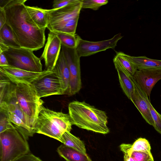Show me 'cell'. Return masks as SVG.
<instances>
[{"mask_svg":"<svg viewBox=\"0 0 161 161\" xmlns=\"http://www.w3.org/2000/svg\"><path fill=\"white\" fill-rule=\"evenodd\" d=\"M125 55L137 70L161 69V60L150 58L146 56H132L126 54Z\"/></svg>","mask_w":161,"mask_h":161,"instance_id":"obj_16","label":"cell"},{"mask_svg":"<svg viewBox=\"0 0 161 161\" xmlns=\"http://www.w3.org/2000/svg\"><path fill=\"white\" fill-rule=\"evenodd\" d=\"M53 32L61 41V44L67 47L75 49L77 44L79 36L77 34H72L60 32Z\"/></svg>","mask_w":161,"mask_h":161,"instance_id":"obj_22","label":"cell"},{"mask_svg":"<svg viewBox=\"0 0 161 161\" xmlns=\"http://www.w3.org/2000/svg\"><path fill=\"white\" fill-rule=\"evenodd\" d=\"M15 94L22 110L35 132V123L43 106V101L38 96L31 84H15Z\"/></svg>","mask_w":161,"mask_h":161,"instance_id":"obj_6","label":"cell"},{"mask_svg":"<svg viewBox=\"0 0 161 161\" xmlns=\"http://www.w3.org/2000/svg\"><path fill=\"white\" fill-rule=\"evenodd\" d=\"M14 161H43L40 158L31 153H28Z\"/></svg>","mask_w":161,"mask_h":161,"instance_id":"obj_29","label":"cell"},{"mask_svg":"<svg viewBox=\"0 0 161 161\" xmlns=\"http://www.w3.org/2000/svg\"><path fill=\"white\" fill-rule=\"evenodd\" d=\"M28 14L33 22L40 28H46L47 18L44 9L26 6Z\"/></svg>","mask_w":161,"mask_h":161,"instance_id":"obj_19","label":"cell"},{"mask_svg":"<svg viewBox=\"0 0 161 161\" xmlns=\"http://www.w3.org/2000/svg\"><path fill=\"white\" fill-rule=\"evenodd\" d=\"M8 65L7 60L3 52H0V66Z\"/></svg>","mask_w":161,"mask_h":161,"instance_id":"obj_31","label":"cell"},{"mask_svg":"<svg viewBox=\"0 0 161 161\" xmlns=\"http://www.w3.org/2000/svg\"><path fill=\"white\" fill-rule=\"evenodd\" d=\"M124 161H134L133 158L130 156H124Z\"/></svg>","mask_w":161,"mask_h":161,"instance_id":"obj_32","label":"cell"},{"mask_svg":"<svg viewBox=\"0 0 161 161\" xmlns=\"http://www.w3.org/2000/svg\"><path fill=\"white\" fill-rule=\"evenodd\" d=\"M61 48L60 41L53 32L48 33L47 42L40 59H43L47 70L52 71L58 59Z\"/></svg>","mask_w":161,"mask_h":161,"instance_id":"obj_12","label":"cell"},{"mask_svg":"<svg viewBox=\"0 0 161 161\" xmlns=\"http://www.w3.org/2000/svg\"><path fill=\"white\" fill-rule=\"evenodd\" d=\"M113 62L118 73L121 87L126 96L130 100L134 90L133 76L114 58Z\"/></svg>","mask_w":161,"mask_h":161,"instance_id":"obj_15","label":"cell"},{"mask_svg":"<svg viewBox=\"0 0 161 161\" xmlns=\"http://www.w3.org/2000/svg\"><path fill=\"white\" fill-rule=\"evenodd\" d=\"M145 99L148 106L150 112L154 122L155 129L161 134V114L158 113L152 105L146 94L143 91Z\"/></svg>","mask_w":161,"mask_h":161,"instance_id":"obj_24","label":"cell"},{"mask_svg":"<svg viewBox=\"0 0 161 161\" xmlns=\"http://www.w3.org/2000/svg\"><path fill=\"white\" fill-rule=\"evenodd\" d=\"M61 50L66 60L69 71V86L66 94L71 96L78 93L81 88L80 58L75 48L61 44Z\"/></svg>","mask_w":161,"mask_h":161,"instance_id":"obj_9","label":"cell"},{"mask_svg":"<svg viewBox=\"0 0 161 161\" xmlns=\"http://www.w3.org/2000/svg\"><path fill=\"white\" fill-rule=\"evenodd\" d=\"M73 125L88 130L107 134L109 132L106 113L85 102L75 101L68 105Z\"/></svg>","mask_w":161,"mask_h":161,"instance_id":"obj_2","label":"cell"},{"mask_svg":"<svg viewBox=\"0 0 161 161\" xmlns=\"http://www.w3.org/2000/svg\"><path fill=\"white\" fill-rule=\"evenodd\" d=\"M81 0L57 9H44L47 28L50 31L75 34L80 10Z\"/></svg>","mask_w":161,"mask_h":161,"instance_id":"obj_3","label":"cell"},{"mask_svg":"<svg viewBox=\"0 0 161 161\" xmlns=\"http://www.w3.org/2000/svg\"><path fill=\"white\" fill-rule=\"evenodd\" d=\"M53 70L62 78L67 89V92L69 84V71L67 61L61 50Z\"/></svg>","mask_w":161,"mask_h":161,"instance_id":"obj_20","label":"cell"},{"mask_svg":"<svg viewBox=\"0 0 161 161\" xmlns=\"http://www.w3.org/2000/svg\"><path fill=\"white\" fill-rule=\"evenodd\" d=\"M14 127L10 122L6 111L0 108V133Z\"/></svg>","mask_w":161,"mask_h":161,"instance_id":"obj_27","label":"cell"},{"mask_svg":"<svg viewBox=\"0 0 161 161\" xmlns=\"http://www.w3.org/2000/svg\"><path fill=\"white\" fill-rule=\"evenodd\" d=\"M6 23V15L4 8L0 7V28Z\"/></svg>","mask_w":161,"mask_h":161,"instance_id":"obj_30","label":"cell"},{"mask_svg":"<svg viewBox=\"0 0 161 161\" xmlns=\"http://www.w3.org/2000/svg\"><path fill=\"white\" fill-rule=\"evenodd\" d=\"M72 124L69 114L42 107L35 125L36 133L42 134L58 141L66 131L70 132Z\"/></svg>","mask_w":161,"mask_h":161,"instance_id":"obj_4","label":"cell"},{"mask_svg":"<svg viewBox=\"0 0 161 161\" xmlns=\"http://www.w3.org/2000/svg\"><path fill=\"white\" fill-rule=\"evenodd\" d=\"M78 0H55L53 1V9H57L74 3Z\"/></svg>","mask_w":161,"mask_h":161,"instance_id":"obj_28","label":"cell"},{"mask_svg":"<svg viewBox=\"0 0 161 161\" xmlns=\"http://www.w3.org/2000/svg\"><path fill=\"white\" fill-rule=\"evenodd\" d=\"M122 37L119 33L110 39L94 42L83 40L79 36L75 49L80 58L89 56L109 48L114 49Z\"/></svg>","mask_w":161,"mask_h":161,"instance_id":"obj_10","label":"cell"},{"mask_svg":"<svg viewBox=\"0 0 161 161\" xmlns=\"http://www.w3.org/2000/svg\"><path fill=\"white\" fill-rule=\"evenodd\" d=\"M58 154L66 161H92L89 157L64 144L57 149Z\"/></svg>","mask_w":161,"mask_h":161,"instance_id":"obj_17","label":"cell"},{"mask_svg":"<svg viewBox=\"0 0 161 161\" xmlns=\"http://www.w3.org/2000/svg\"><path fill=\"white\" fill-rule=\"evenodd\" d=\"M133 77L141 89L150 100L153 88L161 80V69L137 70Z\"/></svg>","mask_w":161,"mask_h":161,"instance_id":"obj_13","label":"cell"},{"mask_svg":"<svg viewBox=\"0 0 161 161\" xmlns=\"http://www.w3.org/2000/svg\"><path fill=\"white\" fill-rule=\"evenodd\" d=\"M0 43L8 47H21L16 40L10 27L5 24L0 28Z\"/></svg>","mask_w":161,"mask_h":161,"instance_id":"obj_21","label":"cell"},{"mask_svg":"<svg viewBox=\"0 0 161 161\" xmlns=\"http://www.w3.org/2000/svg\"><path fill=\"white\" fill-rule=\"evenodd\" d=\"M133 79L134 90L130 100L137 108L145 121L153 127L154 122L148 104L145 99L143 91L136 83L133 77Z\"/></svg>","mask_w":161,"mask_h":161,"instance_id":"obj_14","label":"cell"},{"mask_svg":"<svg viewBox=\"0 0 161 161\" xmlns=\"http://www.w3.org/2000/svg\"><path fill=\"white\" fill-rule=\"evenodd\" d=\"M3 53L9 66L31 72L43 71L41 59L31 50L22 47H8Z\"/></svg>","mask_w":161,"mask_h":161,"instance_id":"obj_7","label":"cell"},{"mask_svg":"<svg viewBox=\"0 0 161 161\" xmlns=\"http://www.w3.org/2000/svg\"><path fill=\"white\" fill-rule=\"evenodd\" d=\"M26 1L9 0L4 7L6 24L11 29L21 47L34 51L40 49L44 45L46 28H39L33 22L25 4Z\"/></svg>","mask_w":161,"mask_h":161,"instance_id":"obj_1","label":"cell"},{"mask_svg":"<svg viewBox=\"0 0 161 161\" xmlns=\"http://www.w3.org/2000/svg\"><path fill=\"white\" fill-rule=\"evenodd\" d=\"M31 84L40 98L53 95L66 94L67 89L59 75L54 70L37 79Z\"/></svg>","mask_w":161,"mask_h":161,"instance_id":"obj_8","label":"cell"},{"mask_svg":"<svg viewBox=\"0 0 161 161\" xmlns=\"http://www.w3.org/2000/svg\"><path fill=\"white\" fill-rule=\"evenodd\" d=\"M59 141L63 144L85 154H87L84 142L79 138L71 134L70 132H65L62 136Z\"/></svg>","mask_w":161,"mask_h":161,"instance_id":"obj_18","label":"cell"},{"mask_svg":"<svg viewBox=\"0 0 161 161\" xmlns=\"http://www.w3.org/2000/svg\"><path fill=\"white\" fill-rule=\"evenodd\" d=\"M82 8H90L97 10L102 6L107 4L106 0H81Z\"/></svg>","mask_w":161,"mask_h":161,"instance_id":"obj_26","label":"cell"},{"mask_svg":"<svg viewBox=\"0 0 161 161\" xmlns=\"http://www.w3.org/2000/svg\"><path fill=\"white\" fill-rule=\"evenodd\" d=\"M2 71L14 84L24 83L31 84L37 79L53 71L45 70L41 72L29 71L8 65L0 66Z\"/></svg>","mask_w":161,"mask_h":161,"instance_id":"obj_11","label":"cell"},{"mask_svg":"<svg viewBox=\"0 0 161 161\" xmlns=\"http://www.w3.org/2000/svg\"><path fill=\"white\" fill-rule=\"evenodd\" d=\"M27 140L15 127L0 133V161H14L30 153Z\"/></svg>","mask_w":161,"mask_h":161,"instance_id":"obj_5","label":"cell"},{"mask_svg":"<svg viewBox=\"0 0 161 161\" xmlns=\"http://www.w3.org/2000/svg\"><path fill=\"white\" fill-rule=\"evenodd\" d=\"M124 156H130L134 161H154L151 153L143 150L133 151L129 155Z\"/></svg>","mask_w":161,"mask_h":161,"instance_id":"obj_25","label":"cell"},{"mask_svg":"<svg viewBox=\"0 0 161 161\" xmlns=\"http://www.w3.org/2000/svg\"><path fill=\"white\" fill-rule=\"evenodd\" d=\"M125 54L122 52H117L116 55L114 58L133 76L137 69L126 57Z\"/></svg>","mask_w":161,"mask_h":161,"instance_id":"obj_23","label":"cell"}]
</instances>
